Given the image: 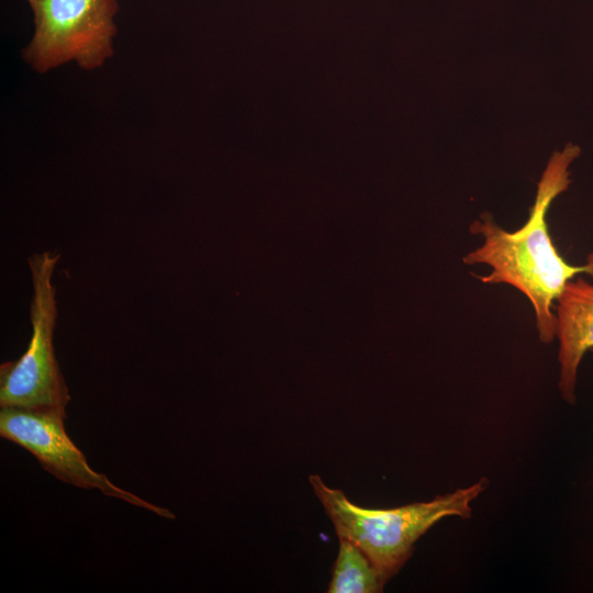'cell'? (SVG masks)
<instances>
[{"mask_svg": "<svg viewBox=\"0 0 593 593\" xmlns=\"http://www.w3.org/2000/svg\"><path fill=\"white\" fill-rule=\"evenodd\" d=\"M25 1L33 11L35 32L22 56L37 72L70 60L91 70L112 56L118 0Z\"/></svg>", "mask_w": 593, "mask_h": 593, "instance_id": "obj_4", "label": "cell"}, {"mask_svg": "<svg viewBox=\"0 0 593 593\" xmlns=\"http://www.w3.org/2000/svg\"><path fill=\"white\" fill-rule=\"evenodd\" d=\"M339 550L333 567L328 593H379L385 579L354 542L338 538Z\"/></svg>", "mask_w": 593, "mask_h": 593, "instance_id": "obj_7", "label": "cell"}, {"mask_svg": "<svg viewBox=\"0 0 593 593\" xmlns=\"http://www.w3.org/2000/svg\"><path fill=\"white\" fill-rule=\"evenodd\" d=\"M591 353L593 354V350H591Z\"/></svg>", "mask_w": 593, "mask_h": 593, "instance_id": "obj_8", "label": "cell"}, {"mask_svg": "<svg viewBox=\"0 0 593 593\" xmlns=\"http://www.w3.org/2000/svg\"><path fill=\"white\" fill-rule=\"evenodd\" d=\"M580 154V147L569 143L550 156L528 220L518 230H504L490 213L475 220L470 232L482 237V244L462 258L465 265L491 268L485 276L475 275L482 283L508 284L529 300L544 344L556 339L555 304L566 284L578 276L593 278V253L583 265L569 264L558 251L547 223L549 206L569 188L570 166Z\"/></svg>", "mask_w": 593, "mask_h": 593, "instance_id": "obj_1", "label": "cell"}, {"mask_svg": "<svg viewBox=\"0 0 593 593\" xmlns=\"http://www.w3.org/2000/svg\"><path fill=\"white\" fill-rule=\"evenodd\" d=\"M309 481L338 538L359 547L387 582L401 571L412 557L415 542L437 522L449 516L469 518L471 503L489 484L481 478L430 501L368 508L353 503L342 490L327 486L317 474H311Z\"/></svg>", "mask_w": 593, "mask_h": 593, "instance_id": "obj_2", "label": "cell"}, {"mask_svg": "<svg viewBox=\"0 0 593 593\" xmlns=\"http://www.w3.org/2000/svg\"><path fill=\"white\" fill-rule=\"evenodd\" d=\"M558 340V389L563 401L577 402L579 368L593 350V283L578 276L570 280L555 304Z\"/></svg>", "mask_w": 593, "mask_h": 593, "instance_id": "obj_6", "label": "cell"}, {"mask_svg": "<svg viewBox=\"0 0 593 593\" xmlns=\"http://www.w3.org/2000/svg\"><path fill=\"white\" fill-rule=\"evenodd\" d=\"M64 421L61 416L3 407L0 412V435L30 451L45 470L66 483L82 489H98L108 496L121 499L161 517L175 518L171 511L116 486L103 473L94 471L68 437Z\"/></svg>", "mask_w": 593, "mask_h": 593, "instance_id": "obj_5", "label": "cell"}, {"mask_svg": "<svg viewBox=\"0 0 593 593\" xmlns=\"http://www.w3.org/2000/svg\"><path fill=\"white\" fill-rule=\"evenodd\" d=\"M59 254L29 257L33 293L30 303L32 336L25 353L0 367V406L67 418L70 400L53 345L57 320L53 273Z\"/></svg>", "mask_w": 593, "mask_h": 593, "instance_id": "obj_3", "label": "cell"}]
</instances>
